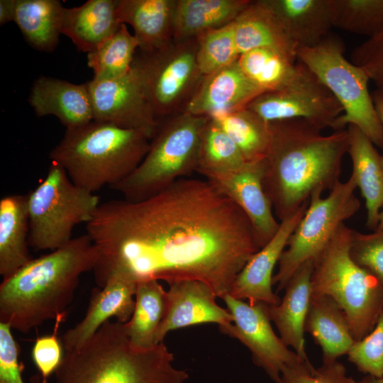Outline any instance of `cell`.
I'll return each mask as SVG.
<instances>
[{
	"instance_id": "1",
	"label": "cell",
	"mask_w": 383,
	"mask_h": 383,
	"mask_svg": "<svg viewBox=\"0 0 383 383\" xmlns=\"http://www.w3.org/2000/svg\"><path fill=\"white\" fill-rule=\"evenodd\" d=\"M99 287L116 272L138 282L196 279L217 297L260 249L242 210L208 180L182 178L145 199L101 202L86 224Z\"/></svg>"
},
{
	"instance_id": "2",
	"label": "cell",
	"mask_w": 383,
	"mask_h": 383,
	"mask_svg": "<svg viewBox=\"0 0 383 383\" xmlns=\"http://www.w3.org/2000/svg\"><path fill=\"white\" fill-rule=\"evenodd\" d=\"M270 127L262 182L280 222L309 203L313 195L330 191L340 181L349 134L346 128L324 135L302 119L271 122Z\"/></svg>"
},
{
	"instance_id": "3",
	"label": "cell",
	"mask_w": 383,
	"mask_h": 383,
	"mask_svg": "<svg viewBox=\"0 0 383 383\" xmlns=\"http://www.w3.org/2000/svg\"><path fill=\"white\" fill-rule=\"evenodd\" d=\"M99 251L85 233L32 259L0 285V322L28 333L45 321L65 315L79 278L93 270Z\"/></svg>"
},
{
	"instance_id": "4",
	"label": "cell",
	"mask_w": 383,
	"mask_h": 383,
	"mask_svg": "<svg viewBox=\"0 0 383 383\" xmlns=\"http://www.w3.org/2000/svg\"><path fill=\"white\" fill-rule=\"evenodd\" d=\"M165 343L134 348L123 323L108 321L80 345L65 351L54 383H187Z\"/></svg>"
},
{
	"instance_id": "5",
	"label": "cell",
	"mask_w": 383,
	"mask_h": 383,
	"mask_svg": "<svg viewBox=\"0 0 383 383\" xmlns=\"http://www.w3.org/2000/svg\"><path fill=\"white\" fill-rule=\"evenodd\" d=\"M150 141L142 131L93 120L66 129L49 157L63 167L74 184L95 193L132 174L147 154Z\"/></svg>"
},
{
	"instance_id": "6",
	"label": "cell",
	"mask_w": 383,
	"mask_h": 383,
	"mask_svg": "<svg viewBox=\"0 0 383 383\" xmlns=\"http://www.w3.org/2000/svg\"><path fill=\"white\" fill-rule=\"evenodd\" d=\"M352 231L342 225L313 260L311 296L327 295L335 301L359 340L374 328L383 309V284L351 258Z\"/></svg>"
},
{
	"instance_id": "7",
	"label": "cell",
	"mask_w": 383,
	"mask_h": 383,
	"mask_svg": "<svg viewBox=\"0 0 383 383\" xmlns=\"http://www.w3.org/2000/svg\"><path fill=\"white\" fill-rule=\"evenodd\" d=\"M208 120L183 111L160 121L142 162L112 189L124 199L138 201L196 172L200 137Z\"/></svg>"
},
{
	"instance_id": "8",
	"label": "cell",
	"mask_w": 383,
	"mask_h": 383,
	"mask_svg": "<svg viewBox=\"0 0 383 383\" xmlns=\"http://www.w3.org/2000/svg\"><path fill=\"white\" fill-rule=\"evenodd\" d=\"M340 38L329 34L313 47L297 49V60L311 71L334 96L343 109L334 131L355 126L383 148V126L368 89L365 70L348 60Z\"/></svg>"
},
{
	"instance_id": "9",
	"label": "cell",
	"mask_w": 383,
	"mask_h": 383,
	"mask_svg": "<svg viewBox=\"0 0 383 383\" xmlns=\"http://www.w3.org/2000/svg\"><path fill=\"white\" fill-rule=\"evenodd\" d=\"M29 246L55 250L70 242L74 227L87 224L99 197L74 184L60 165L51 162L41 182L27 194Z\"/></svg>"
},
{
	"instance_id": "10",
	"label": "cell",
	"mask_w": 383,
	"mask_h": 383,
	"mask_svg": "<svg viewBox=\"0 0 383 383\" xmlns=\"http://www.w3.org/2000/svg\"><path fill=\"white\" fill-rule=\"evenodd\" d=\"M356 182L351 174L338 182L326 197L315 194L297 226L290 235L273 276L272 284L278 292L284 289L295 272L305 262L313 260L324 249L345 221L360 209L355 194Z\"/></svg>"
},
{
	"instance_id": "11",
	"label": "cell",
	"mask_w": 383,
	"mask_h": 383,
	"mask_svg": "<svg viewBox=\"0 0 383 383\" xmlns=\"http://www.w3.org/2000/svg\"><path fill=\"white\" fill-rule=\"evenodd\" d=\"M196 38L173 40L152 52L135 53L136 71L158 121L183 112L203 74Z\"/></svg>"
},
{
	"instance_id": "12",
	"label": "cell",
	"mask_w": 383,
	"mask_h": 383,
	"mask_svg": "<svg viewBox=\"0 0 383 383\" xmlns=\"http://www.w3.org/2000/svg\"><path fill=\"white\" fill-rule=\"evenodd\" d=\"M267 122L302 119L333 129L343 109L319 79L300 62L281 88L263 92L246 106Z\"/></svg>"
},
{
	"instance_id": "13",
	"label": "cell",
	"mask_w": 383,
	"mask_h": 383,
	"mask_svg": "<svg viewBox=\"0 0 383 383\" xmlns=\"http://www.w3.org/2000/svg\"><path fill=\"white\" fill-rule=\"evenodd\" d=\"M233 317L232 323L219 326V331L238 339L250 351L252 359L275 383H280L284 368L304 360L289 349L274 333L263 302L250 303L227 294L221 298Z\"/></svg>"
},
{
	"instance_id": "14",
	"label": "cell",
	"mask_w": 383,
	"mask_h": 383,
	"mask_svg": "<svg viewBox=\"0 0 383 383\" xmlns=\"http://www.w3.org/2000/svg\"><path fill=\"white\" fill-rule=\"evenodd\" d=\"M93 120L145 132L150 139L158 125L139 77L132 67L124 76L86 82Z\"/></svg>"
},
{
	"instance_id": "15",
	"label": "cell",
	"mask_w": 383,
	"mask_h": 383,
	"mask_svg": "<svg viewBox=\"0 0 383 383\" xmlns=\"http://www.w3.org/2000/svg\"><path fill=\"white\" fill-rule=\"evenodd\" d=\"M262 174V160L246 162L235 170L204 177L245 213L260 248L271 240L280 226L264 190Z\"/></svg>"
},
{
	"instance_id": "16",
	"label": "cell",
	"mask_w": 383,
	"mask_h": 383,
	"mask_svg": "<svg viewBox=\"0 0 383 383\" xmlns=\"http://www.w3.org/2000/svg\"><path fill=\"white\" fill-rule=\"evenodd\" d=\"M309 203L280 221L275 235L250 257L237 274L228 294L250 303L263 302L269 306L279 304L281 299L272 291L273 271Z\"/></svg>"
},
{
	"instance_id": "17",
	"label": "cell",
	"mask_w": 383,
	"mask_h": 383,
	"mask_svg": "<svg viewBox=\"0 0 383 383\" xmlns=\"http://www.w3.org/2000/svg\"><path fill=\"white\" fill-rule=\"evenodd\" d=\"M137 284L128 274L116 272L102 287L93 289L85 316L62 336L65 351L82 344L111 318L122 323L128 322L135 307Z\"/></svg>"
},
{
	"instance_id": "18",
	"label": "cell",
	"mask_w": 383,
	"mask_h": 383,
	"mask_svg": "<svg viewBox=\"0 0 383 383\" xmlns=\"http://www.w3.org/2000/svg\"><path fill=\"white\" fill-rule=\"evenodd\" d=\"M165 315L157 335V343L163 342L167 334L184 327L216 323L229 324L233 317L227 309L218 305L217 297L206 283L184 279L169 284Z\"/></svg>"
},
{
	"instance_id": "19",
	"label": "cell",
	"mask_w": 383,
	"mask_h": 383,
	"mask_svg": "<svg viewBox=\"0 0 383 383\" xmlns=\"http://www.w3.org/2000/svg\"><path fill=\"white\" fill-rule=\"evenodd\" d=\"M262 93L237 61L204 75L184 111L211 118L245 108Z\"/></svg>"
},
{
	"instance_id": "20",
	"label": "cell",
	"mask_w": 383,
	"mask_h": 383,
	"mask_svg": "<svg viewBox=\"0 0 383 383\" xmlns=\"http://www.w3.org/2000/svg\"><path fill=\"white\" fill-rule=\"evenodd\" d=\"M28 101L38 117L53 115L66 129L93 121V111L87 83L77 84L46 76L33 83Z\"/></svg>"
},
{
	"instance_id": "21",
	"label": "cell",
	"mask_w": 383,
	"mask_h": 383,
	"mask_svg": "<svg viewBox=\"0 0 383 383\" xmlns=\"http://www.w3.org/2000/svg\"><path fill=\"white\" fill-rule=\"evenodd\" d=\"M313 261L303 264L284 287V295L277 305L268 306L271 321L279 337L301 358L309 360L304 334V323L311 297Z\"/></svg>"
},
{
	"instance_id": "22",
	"label": "cell",
	"mask_w": 383,
	"mask_h": 383,
	"mask_svg": "<svg viewBox=\"0 0 383 383\" xmlns=\"http://www.w3.org/2000/svg\"><path fill=\"white\" fill-rule=\"evenodd\" d=\"M175 0H118L121 23L129 24L142 52H152L173 39Z\"/></svg>"
},
{
	"instance_id": "23",
	"label": "cell",
	"mask_w": 383,
	"mask_h": 383,
	"mask_svg": "<svg viewBox=\"0 0 383 383\" xmlns=\"http://www.w3.org/2000/svg\"><path fill=\"white\" fill-rule=\"evenodd\" d=\"M118 0H89L79 6L65 8L61 33L78 50L91 52L100 47L119 28Z\"/></svg>"
},
{
	"instance_id": "24",
	"label": "cell",
	"mask_w": 383,
	"mask_h": 383,
	"mask_svg": "<svg viewBox=\"0 0 383 383\" xmlns=\"http://www.w3.org/2000/svg\"><path fill=\"white\" fill-rule=\"evenodd\" d=\"M304 331L321 347L323 363L348 354L355 341L345 312L327 295L311 296Z\"/></svg>"
},
{
	"instance_id": "25",
	"label": "cell",
	"mask_w": 383,
	"mask_h": 383,
	"mask_svg": "<svg viewBox=\"0 0 383 383\" xmlns=\"http://www.w3.org/2000/svg\"><path fill=\"white\" fill-rule=\"evenodd\" d=\"M297 48L313 47L333 27L329 0H264Z\"/></svg>"
},
{
	"instance_id": "26",
	"label": "cell",
	"mask_w": 383,
	"mask_h": 383,
	"mask_svg": "<svg viewBox=\"0 0 383 383\" xmlns=\"http://www.w3.org/2000/svg\"><path fill=\"white\" fill-rule=\"evenodd\" d=\"M349 154L357 187L365 200L367 227L375 231L383 206V166L382 155L370 139L357 127L348 126Z\"/></svg>"
},
{
	"instance_id": "27",
	"label": "cell",
	"mask_w": 383,
	"mask_h": 383,
	"mask_svg": "<svg viewBox=\"0 0 383 383\" xmlns=\"http://www.w3.org/2000/svg\"><path fill=\"white\" fill-rule=\"evenodd\" d=\"M240 55L256 48L278 50L297 60V46L290 39L264 0L251 1L233 21Z\"/></svg>"
},
{
	"instance_id": "28",
	"label": "cell",
	"mask_w": 383,
	"mask_h": 383,
	"mask_svg": "<svg viewBox=\"0 0 383 383\" xmlns=\"http://www.w3.org/2000/svg\"><path fill=\"white\" fill-rule=\"evenodd\" d=\"M27 195L10 194L0 200V274L6 279L33 258L28 247Z\"/></svg>"
},
{
	"instance_id": "29",
	"label": "cell",
	"mask_w": 383,
	"mask_h": 383,
	"mask_svg": "<svg viewBox=\"0 0 383 383\" xmlns=\"http://www.w3.org/2000/svg\"><path fill=\"white\" fill-rule=\"evenodd\" d=\"M250 0H175L174 40L196 38L235 21Z\"/></svg>"
},
{
	"instance_id": "30",
	"label": "cell",
	"mask_w": 383,
	"mask_h": 383,
	"mask_svg": "<svg viewBox=\"0 0 383 383\" xmlns=\"http://www.w3.org/2000/svg\"><path fill=\"white\" fill-rule=\"evenodd\" d=\"M167 291L159 281L138 282L135 307L129 321L123 323L131 344L138 349H150L157 343V335L165 315Z\"/></svg>"
},
{
	"instance_id": "31",
	"label": "cell",
	"mask_w": 383,
	"mask_h": 383,
	"mask_svg": "<svg viewBox=\"0 0 383 383\" xmlns=\"http://www.w3.org/2000/svg\"><path fill=\"white\" fill-rule=\"evenodd\" d=\"M63 9L58 0H16L13 22L33 48L52 52L62 34Z\"/></svg>"
},
{
	"instance_id": "32",
	"label": "cell",
	"mask_w": 383,
	"mask_h": 383,
	"mask_svg": "<svg viewBox=\"0 0 383 383\" xmlns=\"http://www.w3.org/2000/svg\"><path fill=\"white\" fill-rule=\"evenodd\" d=\"M210 118L235 143L246 162L265 157L272 136L270 122L247 107Z\"/></svg>"
},
{
	"instance_id": "33",
	"label": "cell",
	"mask_w": 383,
	"mask_h": 383,
	"mask_svg": "<svg viewBox=\"0 0 383 383\" xmlns=\"http://www.w3.org/2000/svg\"><path fill=\"white\" fill-rule=\"evenodd\" d=\"M137 49V39L128 31L126 24L121 23L100 47L87 53V65L93 70V79H112L128 74Z\"/></svg>"
},
{
	"instance_id": "34",
	"label": "cell",
	"mask_w": 383,
	"mask_h": 383,
	"mask_svg": "<svg viewBox=\"0 0 383 383\" xmlns=\"http://www.w3.org/2000/svg\"><path fill=\"white\" fill-rule=\"evenodd\" d=\"M238 62L244 74L262 92L283 87L296 67V62L282 52L265 48L241 54Z\"/></svg>"
},
{
	"instance_id": "35",
	"label": "cell",
	"mask_w": 383,
	"mask_h": 383,
	"mask_svg": "<svg viewBox=\"0 0 383 383\" xmlns=\"http://www.w3.org/2000/svg\"><path fill=\"white\" fill-rule=\"evenodd\" d=\"M245 163L235 143L209 118L200 137L196 172L206 177L237 170Z\"/></svg>"
},
{
	"instance_id": "36",
	"label": "cell",
	"mask_w": 383,
	"mask_h": 383,
	"mask_svg": "<svg viewBox=\"0 0 383 383\" xmlns=\"http://www.w3.org/2000/svg\"><path fill=\"white\" fill-rule=\"evenodd\" d=\"M333 27L371 38L383 30V0H329Z\"/></svg>"
},
{
	"instance_id": "37",
	"label": "cell",
	"mask_w": 383,
	"mask_h": 383,
	"mask_svg": "<svg viewBox=\"0 0 383 383\" xmlns=\"http://www.w3.org/2000/svg\"><path fill=\"white\" fill-rule=\"evenodd\" d=\"M196 58L203 75L214 72L238 60L233 22L196 37Z\"/></svg>"
},
{
	"instance_id": "38",
	"label": "cell",
	"mask_w": 383,
	"mask_h": 383,
	"mask_svg": "<svg viewBox=\"0 0 383 383\" xmlns=\"http://www.w3.org/2000/svg\"><path fill=\"white\" fill-rule=\"evenodd\" d=\"M348 360L367 375L383 377V309L374 328L355 340L348 353Z\"/></svg>"
},
{
	"instance_id": "39",
	"label": "cell",
	"mask_w": 383,
	"mask_h": 383,
	"mask_svg": "<svg viewBox=\"0 0 383 383\" xmlns=\"http://www.w3.org/2000/svg\"><path fill=\"white\" fill-rule=\"evenodd\" d=\"M280 383H360L347 375L345 366L336 361L315 368L309 360L287 366Z\"/></svg>"
},
{
	"instance_id": "40",
	"label": "cell",
	"mask_w": 383,
	"mask_h": 383,
	"mask_svg": "<svg viewBox=\"0 0 383 383\" xmlns=\"http://www.w3.org/2000/svg\"><path fill=\"white\" fill-rule=\"evenodd\" d=\"M350 255L356 264L374 275L383 284V229L370 233L353 230Z\"/></svg>"
},
{
	"instance_id": "41",
	"label": "cell",
	"mask_w": 383,
	"mask_h": 383,
	"mask_svg": "<svg viewBox=\"0 0 383 383\" xmlns=\"http://www.w3.org/2000/svg\"><path fill=\"white\" fill-rule=\"evenodd\" d=\"M350 60L365 70L375 91L383 96V30L357 46Z\"/></svg>"
},
{
	"instance_id": "42",
	"label": "cell",
	"mask_w": 383,
	"mask_h": 383,
	"mask_svg": "<svg viewBox=\"0 0 383 383\" xmlns=\"http://www.w3.org/2000/svg\"><path fill=\"white\" fill-rule=\"evenodd\" d=\"M65 315L58 316L55 328L51 335L38 338L32 348V359L35 365L43 383L55 374L61 364L63 355L62 346L57 337V330Z\"/></svg>"
},
{
	"instance_id": "43",
	"label": "cell",
	"mask_w": 383,
	"mask_h": 383,
	"mask_svg": "<svg viewBox=\"0 0 383 383\" xmlns=\"http://www.w3.org/2000/svg\"><path fill=\"white\" fill-rule=\"evenodd\" d=\"M9 325L0 322V383H25L22 366L18 360V346ZM30 383H43L40 375H35Z\"/></svg>"
},
{
	"instance_id": "44",
	"label": "cell",
	"mask_w": 383,
	"mask_h": 383,
	"mask_svg": "<svg viewBox=\"0 0 383 383\" xmlns=\"http://www.w3.org/2000/svg\"><path fill=\"white\" fill-rule=\"evenodd\" d=\"M16 0L0 1V24L13 21Z\"/></svg>"
},
{
	"instance_id": "45",
	"label": "cell",
	"mask_w": 383,
	"mask_h": 383,
	"mask_svg": "<svg viewBox=\"0 0 383 383\" xmlns=\"http://www.w3.org/2000/svg\"><path fill=\"white\" fill-rule=\"evenodd\" d=\"M372 96L375 108L383 126V96L376 91L372 93ZM382 163L383 166V155H382Z\"/></svg>"
},
{
	"instance_id": "46",
	"label": "cell",
	"mask_w": 383,
	"mask_h": 383,
	"mask_svg": "<svg viewBox=\"0 0 383 383\" xmlns=\"http://www.w3.org/2000/svg\"><path fill=\"white\" fill-rule=\"evenodd\" d=\"M360 383H383V377L376 378L370 375H367L360 381Z\"/></svg>"
},
{
	"instance_id": "47",
	"label": "cell",
	"mask_w": 383,
	"mask_h": 383,
	"mask_svg": "<svg viewBox=\"0 0 383 383\" xmlns=\"http://www.w3.org/2000/svg\"><path fill=\"white\" fill-rule=\"evenodd\" d=\"M383 229V206L379 213V223L377 230Z\"/></svg>"
}]
</instances>
